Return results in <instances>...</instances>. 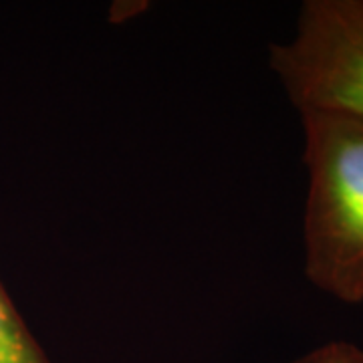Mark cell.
<instances>
[{
  "mask_svg": "<svg viewBox=\"0 0 363 363\" xmlns=\"http://www.w3.org/2000/svg\"><path fill=\"white\" fill-rule=\"evenodd\" d=\"M0 363H51L0 281Z\"/></svg>",
  "mask_w": 363,
  "mask_h": 363,
  "instance_id": "obj_3",
  "label": "cell"
},
{
  "mask_svg": "<svg viewBox=\"0 0 363 363\" xmlns=\"http://www.w3.org/2000/svg\"><path fill=\"white\" fill-rule=\"evenodd\" d=\"M271 67L298 113L363 119V0H307L293 39L271 47Z\"/></svg>",
  "mask_w": 363,
  "mask_h": 363,
  "instance_id": "obj_2",
  "label": "cell"
},
{
  "mask_svg": "<svg viewBox=\"0 0 363 363\" xmlns=\"http://www.w3.org/2000/svg\"><path fill=\"white\" fill-rule=\"evenodd\" d=\"M295 363H363V351L345 341H333L309 351Z\"/></svg>",
  "mask_w": 363,
  "mask_h": 363,
  "instance_id": "obj_4",
  "label": "cell"
},
{
  "mask_svg": "<svg viewBox=\"0 0 363 363\" xmlns=\"http://www.w3.org/2000/svg\"><path fill=\"white\" fill-rule=\"evenodd\" d=\"M309 194L305 274L347 305L363 303V119L301 113Z\"/></svg>",
  "mask_w": 363,
  "mask_h": 363,
  "instance_id": "obj_1",
  "label": "cell"
}]
</instances>
